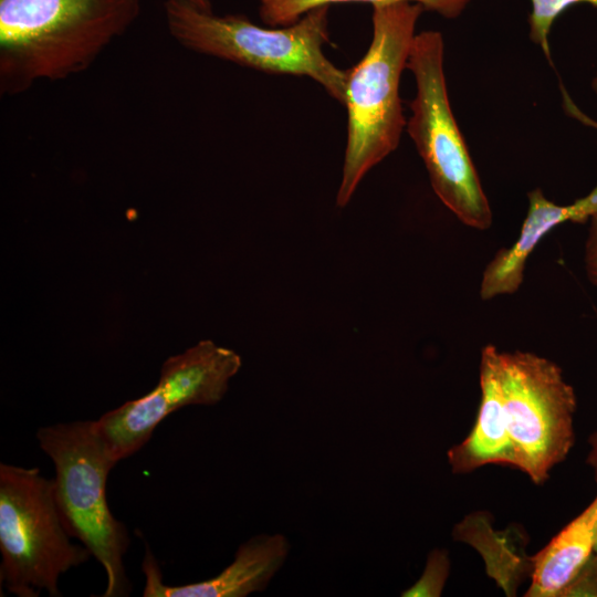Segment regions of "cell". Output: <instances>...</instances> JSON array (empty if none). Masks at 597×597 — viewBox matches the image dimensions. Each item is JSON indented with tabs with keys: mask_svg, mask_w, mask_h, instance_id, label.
I'll list each match as a JSON object with an SVG mask.
<instances>
[{
	"mask_svg": "<svg viewBox=\"0 0 597 597\" xmlns=\"http://www.w3.org/2000/svg\"><path fill=\"white\" fill-rule=\"evenodd\" d=\"M528 209L519 238L502 248L482 274L480 296L491 300L512 294L523 282L526 260L540 241L561 223H583L597 213V185L583 198L565 206L548 200L540 188L528 192Z\"/></svg>",
	"mask_w": 597,
	"mask_h": 597,
	"instance_id": "30bf717a",
	"label": "cell"
},
{
	"mask_svg": "<svg viewBox=\"0 0 597 597\" xmlns=\"http://www.w3.org/2000/svg\"><path fill=\"white\" fill-rule=\"evenodd\" d=\"M328 9L321 7L286 27H260L243 14L217 15L185 0H166L170 35L184 48L245 67L307 76L344 105L346 71L324 54Z\"/></svg>",
	"mask_w": 597,
	"mask_h": 597,
	"instance_id": "3957f363",
	"label": "cell"
},
{
	"mask_svg": "<svg viewBox=\"0 0 597 597\" xmlns=\"http://www.w3.org/2000/svg\"><path fill=\"white\" fill-rule=\"evenodd\" d=\"M588 443L590 446V450L586 461L594 470L595 480L597 482V432L590 434Z\"/></svg>",
	"mask_w": 597,
	"mask_h": 597,
	"instance_id": "ac0fdd59",
	"label": "cell"
},
{
	"mask_svg": "<svg viewBox=\"0 0 597 597\" xmlns=\"http://www.w3.org/2000/svg\"><path fill=\"white\" fill-rule=\"evenodd\" d=\"M195 7L205 10V11H212V4L210 0H185Z\"/></svg>",
	"mask_w": 597,
	"mask_h": 597,
	"instance_id": "d6986e66",
	"label": "cell"
},
{
	"mask_svg": "<svg viewBox=\"0 0 597 597\" xmlns=\"http://www.w3.org/2000/svg\"><path fill=\"white\" fill-rule=\"evenodd\" d=\"M591 88L594 93L597 95V71L591 80Z\"/></svg>",
	"mask_w": 597,
	"mask_h": 597,
	"instance_id": "ffe728a7",
	"label": "cell"
},
{
	"mask_svg": "<svg viewBox=\"0 0 597 597\" xmlns=\"http://www.w3.org/2000/svg\"><path fill=\"white\" fill-rule=\"evenodd\" d=\"M290 552L289 540L279 533L260 534L241 544L233 562L209 579L168 586L149 551L143 562L145 597H245L264 590L280 570Z\"/></svg>",
	"mask_w": 597,
	"mask_h": 597,
	"instance_id": "9c48e42d",
	"label": "cell"
},
{
	"mask_svg": "<svg viewBox=\"0 0 597 597\" xmlns=\"http://www.w3.org/2000/svg\"><path fill=\"white\" fill-rule=\"evenodd\" d=\"M241 365L234 350L209 339L169 357L154 389L95 421L114 460L118 462L138 451L174 411L190 405L218 404Z\"/></svg>",
	"mask_w": 597,
	"mask_h": 597,
	"instance_id": "ba28073f",
	"label": "cell"
},
{
	"mask_svg": "<svg viewBox=\"0 0 597 597\" xmlns=\"http://www.w3.org/2000/svg\"><path fill=\"white\" fill-rule=\"evenodd\" d=\"M483 348L498 376L515 467L541 484L574 444L575 390L547 358L493 345Z\"/></svg>",
	"mask_w": 597,
	"mask_h": 597,
	"instance_id": "52a82bcc",
	"label": "cell"
},
{
	"mask_svg": "<svg viewBox=\"0 0 597 597\" xmlns=\"http://www.w3.org/2000/svg\"><path fill=\"white\" fill-rule=\"evenodd\" d=\"M597 536V495L532 561L528 597H562L594 553Z\"/></svg>",
	"mask_w": 597,
	"mask_h": 597,
	"instance_id": "7c38bea8",
	"label": "cell"
},
{
	"mask_svg": "<svg viewBox=\"0 0 597 597\" xmlns=\"http://www.w3.org/2000/svg\"><path fill=\"white\" fill-rule=\"evenodd\" d=\"M140 11V0H0L1 95L86 71Z\"/></svg>",
	"mask_w": 597,
	"mask_h": 597,
	"instance_id": "6da1fadb",
	"label": "cell"
},
{
	"mask_svg": "<svg viewBox=\"0 0 597 597\" xmlns=\"http://www.w3.org/2000/svg\"><path fill=\"white\" fill-rule=\"evenodd\" d=\"M528 15L530 39L537 44L545 56L551 60L549 32L554 21L569 7L588 3L597 7V0H530Z\"/></svg>",
	"mask_w": 597,
	"mask_h": 597,
	"instance_id": "5bb4252c",
	"label": "cell"
},
{
	"mask_svg": "<svg viewBox=\"0 0 597 597\" xmlns=\"http://www.w3.org/2000/svg\"><path fill=\"white\" fill-rule=\"evenodd\" d=\"M61 516L54 480L39 468L0 464V580L18 597L61 596L60 576L90 559L73 544Z\"/></svg>",
	"mask_w": 597,
	"mask_h": 597,
	"instance_id": "8992f818",
	"label": "cell"
},
{
	"mask_svg": "<svg viewBox=\"0 0 597 597\" xmlns=\"http://www.w3.org/2000/svg\"><path fill=\"white\" fill-rule=\"evenodd\" d=\"M481 402L474 428L461 443L448 452L453 472L464 473L489 463L515 467L498 376L489 354L482 349L480 362Z\"/></svg>",
	"mask_w": 597,
	"mask_h": 597,
	"instance_id": "8fae6325",
	"label": "cell"
},
{
	"mask_svg": "<svg viewBox=\"0 0 597 597\" xmlns=\"http://www.w3.org/2000/svg\"><path fill=\"white\" fill-rule=\"evenodd\" d=\"M597 597V554L593 553L562 597Z\"/></svg>",
	"mask_w": 597,
	"mask_h": 597,
	"instance_id": "2e32d148",
	"label": "cell"
},
{
	"mask_svg": "<svg viewBox=\"0 0 597 597\" xmlns=\"http://www.w3.org/2000/svg\"><path fill=\"white\" fill-rule=\"evenodd\" d=\"M443 62L442 34L417 33L407 63L416 82L407 133L440 201L465 226L485 230L492 211L451 108Z\"/></svg>",
	"mask_w": 597,
	"mask_h": 597,
	"instance_id": "5b68a950",
	"label": "cell"
},
{
	"mask_svg": "<svg viewBox=\"0 0 597 597\" xmlns=\"http://www.w3.org/2000/svg\"><path fill=\"white\" fill-rule=\"evenodd\" d=\"M41 449L55 468L54 490L63 523L103 566L107 584L103 597L129 595L123 557L129 545L125 525L106 501V481L117 463L95 421H73L41 427Z\"/></svg>",
	"mask_w": 597,
	"mask_h": 597,
	"instance_id": "277c9868",
	"label": "cell"
},
{
	"mask_svg": "<svg viewBox=\"0 0 597 597\" xmlns=\"http://www.w3.org/2000/svg\"><path fill=\"white\" fill-rule=\"evenodd\" d=\"M584 263L590 283L597 287V213L589 219L584 248Z\"/></svg>",
	"mask_w": 597,
	"mask_h": 597,
	"instance_id": "e0dca14e",
	"label": "cell"
},
{
	"mask_svg": "<svg viewBox=\"0 0 597 597\" xmlns=\"http://www.w3.org/2000/svg\"><path fill=\"white\" fill-rule=\"evenodd\" d=\"M259 17L266 27H286L295 23L310 11L336 3H369L371 6L398 1L419 2L428 11L444 18L459 17L471 0H256Z\"/></svg>",
	"mask_w": 597,
	"mask_h": 597,
	"instance_id": "4fadbf2b",
	"label": "cell"
},
{
	"mask_svg": "<svg viewBox=\"0 0 597 597\" xmlns=\"http://www.w3.org/2000/svg\"><path fill=\"white\" fill-rule=\"evenodd\" d=\"M450 569L447 553L433 549L427 559L421 577L407 590L404 597H438L441 595Z\"/></svg>",
	"mask_w": 597,
	"mask_h": 597,
	"instance_id": "9a60e30c",
	"label": "cell"
},
{
	"mask_svg": "<svg viewBox=\"0 0 597 597\" xmlns=\"http://www.w3.org/2000/svg\"><path fill=\"white\" fill-rule=\"evenodd\" d=\"M594 553L597 554V536H596V543H595V548H594Z\"/></svg>",
	"mask_w": 597,
	"mask_h": 597,
	"instance_id": "44dd1931",
	"label": "cell"
},
{
	"mask_svg": "<svg viewBox=\"0 0 597 597\" xmlns=\"http://www.w3.org/2000/svg\"><path fill=\"white\" fill-rule=\"evenodd\" d=\"M426 11L413 1L373 6L370 45L346 71L347 142L336 205L345 207L364 176L397 147L407 125L399 84Z\"/></svg>",
	"mask_w": 597,
	"mask_h": 597,
	"instance_id": "7a4b0ae2",
	"label": "cell"
}]
</instances>
